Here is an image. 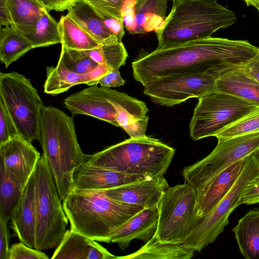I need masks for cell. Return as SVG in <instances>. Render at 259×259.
Instances as JSON below:
<instances>
[{
	"mask_svg": "<svg viewBox=\"0 0 259 259\" xmlns=\"http://www.w3.org/2000/svg\"><path fill=\"white\" fill-rule=\"evenodd\" d=\"M259 132V107L227 126L214 137L218 140Z\"/></svg>",
	"mask_w": 259,
	"mask_h": 259,
	"instance_id": "34",
	"label": "cell"
},
{
	"mask_svg": "<svg viewBox=\"0 0 259 259\" xmlns=\"http://www.w3.org/2000/svg\"><path fill=\"white\" fill-rule=\"evenodd\" d=\"M97 242L71 229L67 230L51 258H117V256L110 253Z\"/></svg>",
	"mask_w": 259,
	"mask_h": 259,
	"instance_id": "19",
	"label": "cell"
},
{
	"mask_svg": "<svg viewBox=\"0 0 259 259\" xmlns=\"http://www.w3.org/2000/svg\"><path fill=\"white\" fill-rule=\"evenodd\" d=\"M62 204L71 230L90 239L107 243L119 228L144 209L112 199L104 190L76 188Z\"/></svg>",
	"mask_w": 259,
	"mask_h": 259,
	"instance_id": "2",
	"label": "cell"
},
{
	"mask_svg": "<svg viewBox=\"0 0 259 259\" xmlns=\"http://www.w3.org/2000/svg\"><path fill=\"white\" fill-rule=\"evenodd\" d=\"M96 12L101 18L108 31L122 41L124 35L123 19L110 16L98 11Z\"/></svg>",
	"mask_w": 259,
	"mask_h": 259,
	"instance_id": "38",
	"label": "cell"
},
{
	"mask_svg": "<svg viewBox=\"0 0 259 259\" xmlns=\"http://www.w3.org/2000/svg\"><path fill=\"white\" fill-rule=\"evenodd\" d=\"M259 175V151L247 156L236 182L225 196L210 211L199 218L192 233L183 242L187 248L200 252L213 243L229 223V217L240 205L246 187Z\"/></svg>",
	"mask_w": 259,
	"mask_h": 259,
	"instance_id": "8",
	"label": "cell"
},
{
	"mask_svg": "<svg viewBox=\"0 0 259 259\" xmlns=\"http://www.w3.org/2000/svg\"><path fill=\"white\" fill-rule=\"evenodd\" d=\"M194 251L182 244L162 241L154 235L135 252L117 259H190Z\"/></svg>",
	"mask_w": 259,
	"mask_h": 259,
	"instance_id": "25",
	"label": "cell"
},
{
	"mask_svg": "<svg viewBox=\"0 0 259 259\" xmlns=\"http://www.w3.org/2000/svg\"><path fill=\"white\" fill-rule=\"evenodd\" d=\"M59 62L78 74H87L98 66L85 51L76 50L62 46Z\"/></svg>",
	"mask_w": 259,
	"mask_h": 259,
	"instance_id": "33",
	"label": "cell"
},
{
	"mask_svg": "<svg viewBox=\"0 0 259 259\" xmlns=\"http://www.w3.org/2000/svg\"><path fill=\"white\" fill-rule=\"evenodd\" d=\"M59 24L62 46L76 50L87 51L101 45L67 15L61 17Z\"/></svg>",
	"mask_w": 259,
	"mask_h": 259,
	"instance_id": "29",
	"label": "cell"
},
{
	"mask_svg": "<svg viewBox=\"0 0 259 259\" xmlns=\"http://www.w3.org/2000/svg\"><path fill=\"white\" fill-rule=\"evenodd\" d=\"M169 187L163 176L148 178L104 190L109 198L122 203L140 206L144 208L157 207L159 202Z\"/></svg>",
	"mask_w": 259,
	"mask_h": 259,
	"instance_id": "15",
	"label": "cell"
},
{
	"mask_svg": "<svg viewBox=\"0 0 259 259\" xmlns=\"http://www.w3.org/2000/svg\"><path fill=\"white\" fill-rule=\"evenodd\" d=\"M25 36L34 49L61 44L62 41L59 22L46 9L36 22L34 32Z\"/></svg>",
	"mask_w": 259,
	"mask_h": 259,
	"instance_id": "31",
	"label": "cell"
},
{
	"mask_svg": "<svg viewBox=\"0 0 259 259\" xmlns=\"http://www.w3.org/2000/svg\"><path fill=\"white\" fill-rule=\"evenodd\" d=\"M217 91L236 96L259 106V82L242 65L222 74L216 80Z\"/></svg>",
	"mask_w": 259,
	"mask_h": 259,
	"instance_id": "21",
	"label": "cell"
},
{
	"mask_svg": "<svg viewBox=\"0 0 259 259\" xmlns=\"http://www.w3.org/2000/svg\"><path fill=\"white\" fill-rule=\"evenodd\" d=\"M239 203L240 205L259 203V175L245 189Z\"/></svg>",
	"mask_w": 259,
	"mask_h": 259,
	"instance_id": "39",
	"label": "cell"
},
{
	"mask_svg": "<svg viewBox=\"0 0 259 259\" xmlns=\"http://www.w3.org/2000/svg\"><path fill=\"white\" fill-rule=\"evenodd\" d=\"M1 164L25 188L41 156L31 142L19 135L0 144Z\"/></svg>",
	"mask_w": 259,
	"mask_h": 259,
	"instance_id": "14",
	"label": "cell"
},
{
	"mask_svg": "<svg viewBox=\"0 0 259 259\" xmlns=\"http://www.w3.org/2000/svg\"><path fill=\"white\" fill-rule=\"evenodd\" d=\"M129 95L111 88L90 86L66 98L64 104L72 115H85L119 126L116 116Z\"/></svg>",
	"mask_w": 259,
	"mask_h": 259,
	"instance_id": "13",
	"label": "cell"
},
{
	"mask_svg": "<svg viewBox=\"0 0 259 259\" xmlns=\"http://www.w3.org/2000/svg\"><path fill=\"white\" fill-rule=\"evenodd\" d=\"M241 254L259 259V208L248 211L232 229Z\"/></svg>",
	"mask_w": 259,
	"mask_h": 259,
	"instance_id": "24",
	"label": "cell"
},
{
	"mask_svg": "<svg viewBox=\"0 0 259 259\" xmlns=\"http://www.w3.org/2000/svg\"><path fill=\"white\" fill-rule=\"evenodd\" d=\"M12 26L25 35L32 33L45 8L35 0H7Z\"/></svg>",
	"mask_w": 259,
	"mask_h": 259,
	"instance_id": "27",
	"label": "cell"
},
{
	"mask_svg": "<svg viewBox=\"0 0 259 259\" xmlns=\"http://www.w3.org/2000/svg\"><path fill=\"white\" fill-rule=\"evenodd\" d=\"M24 189L0 164V218L11 220Z\"/></svg>",
	"mask_w": 259,
	"mask_h": 259,
	"instance_id": "30",
	"label": "cell"
},
{
	"mask_svg": "<svg viewBox=\"0 0 259 259\" xmlns=\"http://www.w3.org/2000/svg\"><path fill=\"white\" fill-rule=\"evenodd\" d=\"M157 209L158 222L154 235L162 241L182 244L198 219L194 189L186 183L169 187L162 195Z\"/></svg>",
	"mask_w": 259,
	"mask_h": 259,
	"instance_id": "9",
	"label": "cell"
},
{
	"mask_svg": "<svg viewBox=\"0 0 259 259\" xmlns=\"http://www.w3.org/2000/svg\"><path fill=\"white\" fill-rule=\"evenodd\" d=\"M247 6H251L259 12V0H243Z\"/></svg>",
	"mask_w": 259,
	"mask_h": 259,
	"instance_id": "45",
	"label": "cell"
},
{
	"mask_svg": "<svg viewBox=\"0 0 259 259\" xmlns=\"http://www.w3.org/2000/svg\"><path fill=\"white\" fill-rule=\"evenodd\" d=\"M67 15L101 45L122 41L108 31L100 16L85 0H76Z\"/></svg>",
	"mask_w": 259,
	"mask_h": 259,
	"instance_id": "22",
	"label": "cell"
},
{
	"mask_svg": "<svg viewBox=\"0 0 259 259\" xmlns=\"http://www.w3.org/2000/svg\"><path fill=\"white\" fill-rule=\"evenodd\" d=\"M85 52L98 64L105 65L112 70L119 69L124 65L128 57L122 41L101 45Z\"/></svg>",
	"mask_w": 259,
	"mask_h": 259,
	"instance_id": "32",
	"label": "cell"
},
{
	"mask_svg": "<svg viewBox=\"0 0 259 259\" xmlns=\"http://www.w3.org/2000/svg\"><path fill=\"white\" fill-rule=\"evenodd\" d=\"M258 151L259 132L218 140L207 156L183 168V176L197 195L228 166Z\"/></svg>",
	"mask_w": 259,
	"mask_h": 259,
	"instance_id": "10",
	"label": "cell"
},
{
	"mask_svg": "<svg viewBox=\"0 0 259 259\" xmlns=\"http://www.w3.org/2000/svg\"><path fill=\"white\" fill-rule=\"evenodd\" d=\"M119 69L112 70L103 75L99 80L98 84L101 87L108 88L119 87L124 85L125 80L121 77Z\"/></svg>",
	"mask_w": 259,
	"mask_h": 259,
	"instance_id": "41",
	"label": "cell"
},
{
	"mask_svg": "<svg viewBox=\"0 0 259 259\" xmlns=\"http://www.w3.org/2000/svg\"><path fill=\"white\" fill-rule=\"evenodd\" d=\"M46 80L44 92L55 95L66 92L71 87L79 84H88L87 74H78L67 69L58 62L56 66L46 67Z\"/></svg>",
	"mask_w": 259,
	"mask_h": 259,
	"instance_id": "28",
	"label": "cell"
},
{
	"mask_svg": "<svg viewBox=\"0 0 259 259\" xmlns=\"http://www.w3.org/2000/svg\"><path fill=\"white\" fill-rule=\"evenodd\" d=\"M247 157L228 166L196 195L198 219L210 211L229 191L241 174Z\"/></svg>",
	"mask_w": 259,
	"mask_h": 259,
	"instance_id": "18",
	"label": "cell"
},
{
	"mask_svg": "<svg viewBox=\"0 0 259 259\" xmlns=\"http://www.w3.org/2000/svg\"><path fill=\"white\" fill-rule=\"evenodd\" d=\"M169 0H136L133 8L134 24L130 34L156 31L163 26Z\"/></svg>",
	"mask_w": 259,
	"mask_h": 259,
	"instance_id": "23",
	"label": "cell"
},
{
	"mask_svg": "<svg viewBox=\"0 0 259 259\" xmlns=\"http://www.w3.org/2000/svg\"><path fill=\"white\" fill-rule=\"evenodd\" d=\"M1 99L19 135L40 141L41 113L45 107L29 78L17 72L0 73Z\"/></svg>",
	"mask_w": 259,
	"mask_h": 259,
	"instance_id": "7",
	"label": "cell"
},
{
	"mask_svg": "<svg viewBox=\"0 0 259 259\" xmlns=\"http://www.w3.org/2000/svg\"><path fill=\"white\" fill-rule=\"evenodd\" d=\"M243 68L259 82V48L257 53L244 65Z\"/></svg>",
	"mask_w": 259,
	"mask_h": 259,
	"instance_id": "43",
	"label": "cell"
},
{
	"mask_svg": "<svg viewBox=\"0 0 259 259\" xmlns=\"http://www.w3.org/2000/svg\"><path fill=\"white\" fill-rule=\"evenodd\" d=\"M49 12L68 10L76 0H35Z\"/></svg>",
	"mask_w": 259,
	"mask_h": 259,
	"instance_id": "42",
	"label": "cell"
},
{
	"mask_svg": "<svg viewBox=\"0 0 259 259\" xmlns=\"http://www.w3.org/2000/svg\"><path fill=\"white\" fill-rule=\"evenodd\" d=\"M169 1L173 2V1H176V0H169Z\"/></svg>",
	"mask_w": 259,
	"mask_h": 259,
	"instance_id": "46",
	"label": "cell"
},
{
	"mask_svg": "<svg viewBox=\"0 0 259 259\" xmlns=\"http://www.w3.org/2000/svg\"><path fill=\"white\" fill-rule=\"evenodd\" d=\"M176 150L148 136L130 138L93 155L88 164L130 175L150 178L163 176Z\"/></svg>",
	"mask_w": 259,
	"mask_h": 259,
	"instance_id": "5",
	"label": "cell"
},
{
	"mask_svg": "<svg viewBox=\"0 0 259 259\" xmlns=\"http://www.w3.org/2000/svg\"><path fill=\"white\" fill-rule=\"evenodd\" d=\"M8 222L0 218V259H8L10 233Z\"/></svg>",
	"mask_w": 259,
	"mask_h": 259,
	"instance_id": "40",
	"label": "cell"
},
{
	"mask_svg": "<svg viewBox=\"0 0 259 259\" xmlns=\"http://www.w3.org/2000/svg\"><path fill=\"white\" fill-rule=\"evenodd\" d=\"M97 11L122 18V11L126 0H85Z\"/></svg>",
	"mask_w": 259,
	"mask_h": 259,
	"instance_id": "36",
	"label": "cell"
},
{
	"mask_svg": "<svg viewBox=\"0 0 259 259\" xmlns=\"http://www.w3.org/2000/svg\"><path fill=\"white\" fill-rule=\"evenodd\" d=\"M33 47L27 37L13 26L0 29V59L7 68Z\"/></svg>",
	"mask_w": 259,
	"mask_h": 259,
	"instance_id": "26",
	"label": "cell"
},
{
	"mask_svg": "<svg viewBox=\"0 0 259 259\" xmlns=\"http://www.w3.org/2000/svg\"><path fill=\"white\" fill-rule=\"evenodd\" d=\"M219 77L209 73L171 74L154 78L144 85V93L156 104L167 107L198 99L217 91Z\"/></svg>",
	"mask_w": 259,
	"mask_h": 259,
	"instance_id": "12",
	"label": "cell"
},
{
	"mask_svg": "<svg viewBox=\"0 0 259 259\" xmlns=\"http://www.w3.org/2000/svg\"><path fill=\"white\" fill-rule=\"evenodd\" d=\"M0 24L2 26H12L10 11L7 0H0Z\"/></svg>",
	"mask_w": 259,
	"mask_h": 259,
	"instance_id": "44",
	"label": "cell"
},
{
	"mask_svg": "<svg viewBox=\"0 0 259 259\" xmlns=\"http://www.w3.org/2000/svg\"><path fill=\"white\" fill-rule=\"evenodd\" d=\"M236 21L235 13L217 0L174 1L163 27L155 32L157 48L211 36L218 30Z\"/></svg>",
	"mask_w": 259,
	"mask_h": 259,
	"instance_id": "4",
	"label": "cell"
},
{
	"mask_svg": "<svg viewBox=\"0 0 259 259\" xmlns=\"http://www.w3.org/2000/svg\"><path fill=\"white\" fill-rule=\"evenodd\" d=\"M33 174L36 215L35 248L44 250L56 248L67 231L68 220L44 155L41 156Z\"/></svg>",
	"mask_w": 259,
	"mask_h": 259,
	"instance_id": "6",
	"label": "cell"
},
{
	"mask_svg": "<svg viewBox=\"0 0 259 259\" xmlns=\"http://www.w3.org/2000/svg\"><path fill=\"white\" fill-rule=\"evenodd\" d=\"M147 176L130 175L84 162L74 172V188L107 190L144 180Z\"/></svg>",
	"mask_w": 259,
	"mask_h": 259,
	"instance_id": "16",
	"label": "cell"
},
{
	"mask_svg": "<svg viewBox=\"0 0 259 259\" xmlns=\"http://www.w3.org/2000/svg\"><path fill=\"white\" fill-rule=\"evenodd\" d=\"M42 250L29 247L20 242L13 244L9 249L8 259H48Z\"/></svg>",
	"mask_w": 259,
	"mask_h": 259,
	"instance_id": "37",
	"label": "cell"
},
{
	"mask_svg": "<svg viewBox=\"0 0 259 259\" xmlns=\"http://www.w3.org/2000/svg\"><path fill=\"white\" fill-rule=\"evenodd\" d=\"M158 222L157 207L144 208L138 212L112 235L111 242L116 243L122 250L135 239L145 243L155 234Z\"/></svg>",
	"mask_w": 259,
	"mask_h": 259,
	"instance_id": "20",
	"label": "cell"
},
{
	"mask_svg": "<svg viewBox=\"0 0 259 259\" xmlns=\"http://www.w3.org/2000/svg\"><path fill=\"white\" fill-rule=\"evenodd\" d=\"M258 50L247 40L210 36L144 54L132 62L133 74L143 85L154 78L171 74L209 73L219 77L244 65Z\"/></svg>",
	"mask_w": 259,
	"mask_h": 259,
	"instance_id": "1",
	"label": "cell"
},
{
	"mask_svg": "<svg viewBox=\"0 0 259 259\" xmlns=\"http://www.w3.org/2000/svg\"><path fill=\"white\" fill-rule=\"evenodd\" d=\"M19 135L17 129L3 101L0 99V144Z\"/></svg>",
	"mask_w": 259,
	"mask_h": 259,
	"instance_id": "35",
	"label": "cell"
},
{
	"mask_svg": "<svg viewBox=\"0 0 259 259\" xmlns=\"http://www.w3.org/2000/svg\"><path fill=\"white\" fill-rule=\"evenodd\" d=\"M40 131L42 154L63 200L74 188V172L90 155L83 153L78 144L73 118L57 108L44 107Z\"/></svg>",
	"mask_w": 259,
	"mask_h": 259,
	"instance_id": "3",
	"label": "cell"
},
{
	"mask_svg": "<svg viewBox=\"0 0 259 259\" xmlns=\"http://www.w3.org/2000/svg\"><path fill=\"white\" fill-rule=\"evenodd\" d=\"M10 220L11 228L20 241L35 248L36 215L33 174L24 188Z\"/></svg>",
	"mask_w": 259,
	"mask_h": 259,
	"instance_id": "17",
	"label": "cell"
},
{
	"mask_svg": "<svg viewBox=\"0 0 259 259\" xmlns=\"http://www.w3.org/2000/svg\"><path fill=\"white\" fill-rule=\"evenodd\" d=\"M258 107L236 96L218 91L198 98L190 125L194 140L214 136Z\"/></svg>",
	"mask_w": 259,
	"mask_h": 259,
	"instance_id": "11",
	"label": "cell"
}]
</instances>
